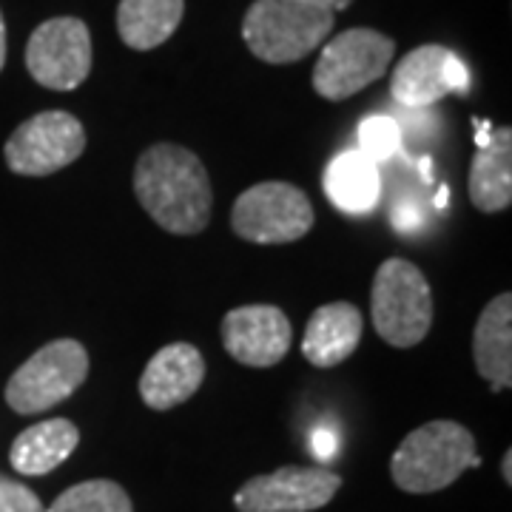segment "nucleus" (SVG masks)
I'll use <instances>...</instances> for the list:
<instances>
[{
    "label": "nucleus",
    "instance_id": "nucleus-4",
    "mask_svg": "<svg viewBox=\"0 0 512 512\" xmlns=\"http://www.w3.org/2000/svg\"><path fill=\"white\" fill-rule=\"evenodd\" d=\"M370 319L387 345H421L433 328V291L427 276L399 256L382 262L370 291Z\"/></svg>",
    "mask_w": 512,
    "mask_h": 512
},
{
    "label": "nucleus",
    "instance_id": "nucleus-1",
    "mask_svg": "<svg viewBox=\"0 0 512 512\" xmlns=\"http://www.w3.org/2000/svg\"><path fill=\"white\" fill-rule=\"evenodd\" d=\"M134 194L168 234L194 237L211 222V180L202 160L183 146L157 143L134 165Z\"/></svg>",
    "mask_w": 512,
    "mask_h": 512
},
{
    "label": "nucleus",
    "instance_id": "nucleus-26",
    "mask_svg": "<svg viewBox=\"0 0 512 512\" xmlns=\"http://www.w3.org/2000/svg\"><path fill=\"white\" fill-rule=\"evenodd\" d=\"M501 473H504V481L512 484V450L504 453V464H501Z\"/></svg>",
    "mask_w": 512,
    "mask_h": 512
},
{
    "label": "nucleus",
    "instance_id": "nucleus-7",
    "mask_svg": "<svg viewBox=\"0 0 512 512\" xmlns=\"http://www.w3.org/2000/svg\"><path fill=\"white\" fill-rule=\"evenodd\" d=\"M396 43L376 29H348L325 43L313 66V92L342 103L387 74Z\"/></svg>",
    "mask_w": 512,
    "mask_h": 512
},
{
    "label": "nucleus",
    "instance_id": "nucleus-20",
    "mask_svg": "<svg viewBox=\"0 0 512 512\" xmlns=\"http://www.w3.org/2000/svg\"><path fill=\"white\" fill-rule=\"evenodd\" d=\"M46 512H134L128 493L109 478H92L69 487Z\"/></svg>",
    "mask_w": 512,
    "mask_h": 512
},
{
    "label": "nucleus",
    "instance_id": "nucleus-14",
    "mask_svg": "<svg viewBox=\"0 0 512 512\" xmlns=\"http://www.w3.org/2000/svg\"><path fill=\"white\" fill-rule=\"evenodd\" d=\"M205 382V359L191 342L165 345L151 356L140 376V396L151 410H171L188 402Z\"/></svg>",
    "mask_w": 512,
    "mask_h": 512
},
{
    "label": "nucleus",
    "instance_id": "nucleus-13",
    "mask_svg": "<svg viewBox=\"0 0 512 512\" xmlns=\"http://www.w3.org/2000/svg\"><path fill=\"white\" fill-rule=\"evenodd\" d=\"M476 157L470 163V202L484 214H498L512 205V131L476 120Z\"/></svg>",
    "mask_w": 512,
    "mask_h": 512
},
{
    "label": "nucleus",
    "instance_id": "nucleus-27",
    "mask_svg": "<svg viewBox=\"0 0 512 512\" xmlns=\"http://www.w3.org/2000/svg\"><path fill=\"white\" fill-rule=\"evenodd\" d=\"M319 3H325V6H330L333 12H342V9H348L353 0H319Z\"/></svg>",
    "mask_w": 512,
    "mask_h": 512
},
{
    "label": "nucleus",
    "instance_id": "nucleus-3",
    "mask_svg": "<svg viewBox=\"0 0 512 512\" xmlns=\"http://www.w3.org/2000/svg\"><path fill=\"white\" fill-rule=\"evenodd\" d=\"M336 12L319 0H256L245 12L242 37L251 55L288 66L308 57L330 35Z\"/></svg>",
    "mask_w": 512,
    "mask_h": 512
},
{
    "label": "nucleus",
    "instance_id": "nucleus-5",
    "mask_svg": "<svg viewBox=\"0 0 512 512\" xmlns=\"http://www.w3.org/2000/svg\"><path fill=\"white\" fill-rule=\"evenodd\" d=\"M89 376V350L77 339H55L32 353L6 382V404L18 416L46 413L80 390Z\"/></svg>",
    "mask_w": 512,
    "mask_h": 512
},
{
    "label": "nucleus",
    "instance_id": "nucleus-8",
    "mask_svg": "<svg viewBox=\"0 0 512 512\" xmlns=\"http://www.w3.org/2000/svg\"><path fill=\"white\" fill-rule=\"evenodd\" d=\"M86 151L83 123L63 109L40 111L6 140V165L20 177H49Z\"/></svg>",
    "mask_w": 512,
    "mask_h": 512
},
{
    "label": "nucleus",
    "instance_id": "nucleus-23",
    "mask_svg": "<svg viewBox=\"0 0 512 512\" xmlns=\"http://www.w3.org/2000/svg\"><path fill=\"white\" fill-rule=\"evenodd\" d=\"M393 225L396 231L402 234H410V231H419L424 225V208H421L419 200H402L396 208H393Z\"/></svg>",
    "mask_w": 512,
    "mask_h": 512
},
{
    "label": "nucleus",
    "instance_id": "nucleus-9",
    "mask_svg": "<svg viewBox=\"0 0 512 512\" xmlns=\"http://www.w3.org/2000/svg\"><path fill=\"white\" fill-rule=\"evenodd\" d=\"M26 69L43 89L74 92L92 72V35L80 18L40 23L26 43Z\"/></svg>",
    "mask_w": 512,
    "mask_h": 512
},
{
    "label": "nucleus",
    "instance_id": "nucleus-12",
    "mask_svg": "<svg viewBox=\"0 0 512 512\" xmlns=\"http://www.w3.org/2000/svg\"><path fill=\"white\" fill-rule=\"evenodd\" d=\"M291 342V319L276 305H242L222 316V345L239 365H279L288 356Z\"/></svg>",
    "mask_w": 512,
    "mask_h": 512
},
{
    "label": "nucleus",
    "instance_id": "nucleus-6",
    "mask_svg": "<svg viewBox=\"0 0 512 512\" xmlns=\"http://www.w3.org/2000/svg\"><path fill=\"white\" fill-rule=\"evenodd\" d=\"M316 222L305 191L282 180L251 185L231 211V228L239 239L254 245H288L302 239Z\"/></svg>",
    "mask_w": 512,
    "mask_h": 512
},
{
    "label": "nucleus",
    "instance_id": "nucleus-18",
    "mask_svg": "<svg viewBox=\"0 0 512 512\" xmlns=\"http://www.w3.org/2000/svg\"><path fill=\"white\" fill-rule=\"evenodd\" d=\"M80 444V430L69 419H46L20 433L9 461L20 476H46L72 456Z\"/></svg>",
    "mask_w": 512,
    "mask_h": 512
},
{
    "label": "nucleus",
    "instance_id": "nucleus-17",
    "mask_svg": "<svg viewBox=\"0 0 512 512\" xmlns=\"http://www.w3.org/2000/svg\"><path fill=\"white\" fill-rule=\"evenodd\" d=\"M325 194L333 208L345 214H367L382 197V174L379 163L365 157L359 148L336 154L325 168Z\"/></svg>",
    "mask_w": 512,
    "mask_h": 512
},
{
    "label": "nucleus",
    "instance_id": "nucleus-10",
    "mask_svg": "<svg viewBox=\"0 0 512 512\" xmlns=\"http://www.w3.org/2000/svg\"><path fill=\"white\" fill-rule=\"evenodd\" d=\"M342 476L325 467H282L245 481L234 495L239 512H311L333 501Z\"/></svg>",
    "mask_w": 512,
    "mask_h": 512
},
{
    "label": "nucleus",
    "instance_id": "nucleus-22",
    "mask_svg": "<svg viewBox=\"0 0 512 512\" xmlns=\"http://www.w3.org/2000/svg\"><path fill=\"white\" fill-rule=\"evenodd\" d=\"M0 512H46L26 484L0 476Z\"/></svg>",
    "mask_w": 512,
    "mask_h": 512
},
{
    "label": "nucleus",
    "instance_id": "nucleus-2",
    "mask_svg": "<svg viewBox=\"0 0 512 512\" xmlns=\"http://www.w3.org/2000/svg\"><path fill=\"white\" fill-rule=\"evenodd\" d=\"M478 464L476 439L464 424L430 421L399 444L390 458V476L404 493H439Z\"/></svg>",
    "mask_w": 512,
    "mask_h": 512
},
{
    "label": "nucleus",
    "instance_id": "nucleus-25",
    "mask_svg": "<svg viewBox=\"0 0 512 512\" xmlns=\"http://www.w3.org/2000/svg\"><path fill=\"white\" fill-rule=\"evenodd\" d=\"M6 66V23H3V15H0V72Z\"/></svg>",
    "mask_w": 512,
    "mask_h": 512
},
{
    "label": "nucleus",
    "instance_id": "nucleus-15",
    "mask_svg": "<svg viewBox=\"0 0 512 512\" xmlns=\"http://www.w3.org/2000/svg\"><path fill=\"white\" fill-rule=\"evenodd\" d=\"M365 319L350 302H330L311 313L302 336V353L313 367H336L350 359L362 342Z\"/></svg>",
    "mask_w": 512,
    "mask_h": 512
},
{
    "label": "nucleus",
    "instance_id": "nucleus-24",
    "mask_svg": "<svg viewBox=\"0 0 512 512\" xmlns=\"http://www.w3.org/2000/svg\"><path fill=\"white\" fill-rule=\"evenodd\" d=\"M313 456L319 458V461H330V458L336 456V450H339V436L328 430V427H319L316 433H313Z\"/></svg>",
    "mask_w": 512,
    "mask_h": 512
},
{
    "label": "nucleus",
    "instance_id": "nucleus-21",
    "mask_svg": "<svg viewBox=\"0 0 512 512\" xmlns=\"http://www.w3.org/2000/svg\"><path fill=\"white\" fill-rule=\"evenodd\" d=\"M359 151L370 157L373 163L396 157L402 151V126L387 114L367 117L359 126Z\"/></svg>",
    "mask_w": 512,
    "mask_h": 512
},
{
    "label": "nucleus",
    "instance_id": "nucleus-11",
    "mask_svg": "<svg viewBox=\"0 0 512 512\" xmlns=\"http://www.w3.org/2000/svg\"><path fill=\"white\" fill-rule=\"evenodd\" d=\"M470 72L456 52L427 43L404 55L390 74V94L404 109H430L447 94H467Z\"/></svg>",
    "mask_w": 512,
    "mask_h": 512
},
{
    "label": "nucleus",
    "instance_id": "nucleus-28",
    "mask_svg": "<svg viewBox=\"0 0 512 512\" xmlns=\"http://www.w3.org/2000/svg\"><path fill=\"white\" fill-rule=\"evenodd\" d=\"M447 197H450V191H447V185H441L439 188V194H436V208H444L447 205Z\"/></svg>",
    "mask_w": 512,
    "mask_h": 512
},
{
    "label": "nucleus",
    "instance_id": "nucleus-19",
    "mask_svg": "<svg viewBox=\"0 0 512 512\" xmlns=\"http://www.w3.org/2000/svg\"><path fill=\"white\" fill-rule=\"evenodd\" d=\"M183 12L185 0H120L117 32L128 49L148 52L177 32Z\"/></svg>",
    "mask_w": 512,
    "mask_h": 512
},
{
    "label": "nucleus",
    "instance_id": "nucleus-16",
    "mask_svg": "<svg viewBox=\"0 0 512 512\" xmlns=\"http://www.w3.org/2000/svg\"><path fill=\"white\" fill-rule=\"evenodd\" d=\"M476 370L493 384V390L512 387V296L498 293L481 311L473 330Z\"/></svg>",
    "mask_w": 512,
    "mask_h": 512
}]
</instances>
